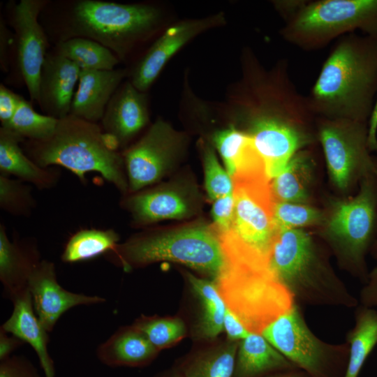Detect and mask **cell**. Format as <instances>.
Wrapping results in <instances>:
<instances>
[{
	"mask_svg": "<svg viewBox=\"0 0 377 377\" xmlns=\"http://www.w3.org/2000/svg\"><path fill=\"white\" fill-rule=\"evenodd\" d=\"M306 97L316 118L368 123L377 97V37L339 38Z\"/></svg>",
	"mask_w": 377,
	"mask_h": 377,
	"instance_id": "1",
	"label": "cell"
},
{
	"mask_svg": "<svg viewBox=\"0 0 377 377\" xmlns=\"http://www.w3.org/2000/svg\"><path fill=\"white\" fill-rule=\"evenodd\" d=\"M31 142V158L40 167L62 166L82 183L87 181L86 173L98 172L122 193H128L123 156L96 123L69 114L59 119L50 138Z\"/></svg>",
	"mask_w": 377,
	"mask_h": 377,
	"instance_id": "2",
	"label": "cell"
},
{
	"mask_svg": "<svg viewBox=\"0 0 377 377\" xmlns=\"http://www.w3.org/2000/svg\"><path fill=\"white\" fill-rule=\"evenodd\" d=\"M269 267L295 302L348 308L358 304L321 256L309 234L300 228L276 232Z\"/></svg>",
	"mask_w": 377,
	"mask_h": 377,
	"instance_id": "3",
	"label": "cell"
},
{
	"mask_svg": "<svg viewBox=\"0 0 377 377\" xmlns=\"http://www.w3.org/2000/svg\"><path fill=\"white\" fill-rule=\"evenodd\" d=\"M105 257L125 271L159 261H171L214 279L224 264L218 234L213 226L202 223L172 230H147L118 244Z\"/></svg>",
	"mask_w": 377,
	"mask_h": 377,
	"instance_id": "4",
	"label": "cell"
},
{
	"mask_svg": "<svg viewBox=\"0 0 377 377\" xmlns=\"http://www.w3.org/2000/svg\"><path fill=\"white\" fill-rule=\"evenodd\" d=\"M215 280L227 307L251 332L260 334L295 303L269 267L224 258Z\"/></svg>",
	"mask_w": 377,
	"mask_h": 377,
	"instance_id": "5",
	"label": "cell"
},
{
	"mask_svg": "<svg viewBox=\"0 0 377 377\" xmlns=\"http://www.w3.org/2000/svg\"><path fill=\"white\" fill-rule=\"evenodd\" d=\"M322 226L340 263L365 283V257L377 239V177L373 170L362 178L355 197L332 202Z\"/></svg>",
	"mask_w": 377,
	"mask_h": 377,
	"instance_id": "6",
	"label": "cell"
},
{
	"mask_svg": "<svg viewBox=\"0 0 377 377\" xmlns=\"http://www.w3.org/2000/svg\"><path fill=\"white\" fill-rule=\"evenodd\" d=\"M357 30L377 37V0L307 1L279 33L288 43L313 51Z\"/></svg>",
	"mask_w": 377,
	"mask_h": 377,
	"instance_id": "7",
	"label": "cell"
},
{
	"mask_svg": "<svg viewBox=\"0 0 377 377\" xmlns=\"http://www.w3.org/2000/svg\"><path fill=\"white\" fill-rule=\"evenodd\" d=\"M271 180L268 177L235 180V211L230 229L218 235L223 254L269 265L276 234L273 221Z\"/></svg>",
	"mask_w": 377,
	"mask_h": 377,
	"instance_id": "8",
	"label": "cell"
},
{
	"mask_svg": "<svg viewBox=\"0 0 377 377\" xmlns=\"http://www.w3.org/2000/svg\"><path fill=\"white\" fill-rule=\"evenodd\" d=\"M160 17L159 10L149 5L82 0L73 10L72 31L123 59L135 42L154 30Z\"/></svg>",
	"mask_w": 377,
	"mask_h": 377,
	"instance_id": "9",
	"label": "cell"
},
{
	"mask_svg": "<svg viewBox=\"0 0 377 377\" xmlns=\"http://www.w3.org/2000/svg\"><path fill=\"white\" fill-rule=\"evenodd\" d=\"M260 334L310 377H344L348 344H330L318 339L308 327L296 303Z\"/></svg>",
	"mask_w": 377,
	"mask_h": 377,
	"instance_id": "10",
	"label": "cell"
},
{
	"mask_svg": "<svg viewBox=\"0 0 377 377\" xmlns=\"http://www.w3.org/2000/svg\"><path fill=\"white\" fill-rule=\"evenodd\" d=\"M316 128L330 177L338 188L349 189L373 170L368 123L316 118Z\"/></svg>",
	"mask_w": 377,
	"mask_h": 377,
	"instance_id": "11",
	"label": "cell"
},
{
	"mask_svg": "<svg viewBox=\"0 0 377 377\" xmlns=\"http://www.w3.org/2000/svg\"><path fill=\"white\" fill-rule=\"evenodd\" d=\"M185 135L161 118L123 154L128 192L140 191L159 182L184 150Z\"/></svg>",
	"mask_w": 377,
	"mask_h": 377,
	"instance_id": "12",
	"label": "cell"
},
{
	"mask_svg": "<svg viewBox=\"0 0 377 377\" xmlns=\"http://www.w3.org/2000/svg\"><path fill=\"white\" fill-rule=\"evenodd\" d=\"M246 119V132L262 157L270 180L285 168L297 152L317 139L312 126L264 117Z\"/></svg>",
	"mask_w": 377,
	"mask_h": 377,
	"instance_id": "13",
	"label": "cell"
},
{
	"mask_svg": "<svg viewBox=\"0 0 377 377\" xmlns=\"http://www.w3.org/2000/svg\"><path fill=\"white\" fill-rule=\"evenodd\" d=\"M44 0H21L13 9V22L17 44V60L30 98L38 101L39 80L47 55V37L38 21Z\"/></svg>",
	"mask_w": 377,
	"mask_h": 377,
	"instance_id": "14",
	"label": "cell"
},
{
	"mask_svg": "<svg viewBox=\"0 0 377 377\" xmlns=\"http://www.w3.org/2000/svg\"><path fill=\"white\" fill-rule=\"evenodd\" d=\"M121 200L136 226H147L164 219H180L198 210V198L187 187L166 184L130 193Z\"/></svg>",
	"mask_w": 377,
	"mask_h": 377,
	"instance_id": "15",
	"label": "cell"
},
{
	"mask_svg": "<svg viewBox=\"0 0 377 377\" xmlns=\"http://www.w3.org/2000/svg\"><path fill=\"white\" fill-rule=\"evenodd\" d=\"M27 288L35 313L48 332L53 330L61 316L69 309L80 305H93L105 302L98 295L68 291L57 281L54 263L41 260L31 273Z\"/></svg>",
	"mask_w": 377,
	"mask_h": 377,
	"instance_id": "16",
	"label": "cell"
},
{
	"mask_svg": "<svg viewBox=\"0 0 377 377\" xmlns=\"http://www.w3.org/2000/svg\"><path fill=\"white\" fill-rule=\"evenodd\" d=\"M223 20V15L217 14L184 20L169 27L137 64L132 74V84L139 91L145 92L176 52L193 38L221 24Z\"/></svg>",
	"mask_w": 377,
	"mask_h": 377,
	"instance_id": "17",
	"label": "cell"
},
{
	"mask_svg": "<svg viewBox=\"0 0 377 377\" xmlns=\"http://www.w3.org/2000/svg\"><path fill=\"white\" fill-rule=\"evenodd\" d=\"M101 121L117 147L126 145L149 121L146 94L125 82L112 96Z\"/></svg>",
	"mask_w": 377,
	"mask_h": 377,
	"instance_id": "18",
	"label": "cell"
},
{
	"mask_svg": "<svg viewBox=\"0 0 377 377\" xmlns=\"http://www.w3.org/2000/svg\"><path fill=\"white\" fill-rule=\"evenodd\" d=\"M80 67L57 53L47 54L40 71L38 103L48 116L58 119L70 114Z\"/></svg>",
	"mask_w": 377,
	"mask_h": 377,
	"instance_id": "19",
	"label": "cell"
},
{
	"mask_svg": "<svg viewBox=\"0 0 377 377\" xmlns=\"http://www.w3.org/2000/svg\"><path fill=\"white\" fill-rule=\"evenodd\" d=\"M41 261L36 240L10 239L0 223V281L3 295L11 301L28 288L29 279Z\"/></svg>",
	"mask_w": 377,
	"mask_h": 377,
	"instance_id": "20",
	"label": "cell"
},
{
	"mask_svg": "<svg viewBox=\"0 0 377 377\" xmlns=\"http://www.w3.org/2000/svg\"><path fill=\"white\" fill-rule=\"evenodd\" d=\"M126 75L124 69L80 70L70 114L96 123Z\"/></svg>",
	"mask_w": 377,
	"mask_h": 377,
	"instance_id": "21",
	"label": "cell"
},
{
	"mask_svg": "<svg viewBox=\"0 0 377 377\" xmlns=\"http://www.w3.org/2000/svg\"><path fill=\"white\" fill-rule=\"evenodd\" d=\"M213 142L232 181L268 177L265 163L246 131L230 126L215 133Z\"/></svg>",
	"mask_w": 377,
	"mask_h": 377,
	"instance_id": "22",
	"label": "cell"
},
{
	"mask_svg": "<svg viewBox=\"0 0 377 377\" xmlns=\"http://www.w3.org/2000/svg\"><path fill=\"white\" fill-rule=\"evenodd\" d=\"M13 309L1 328L29 343L36 353L45 377H55L54 361L48 351V332L40 324L27 288L13 300Z\"/></svg>",
	"mask_w": 377,
	"mask_h": 377,
	"instance_id": "23",
	"label": "cell"
},
{
	"mask_svg": "<svg viewBox=\"0 0 377 377\" xmlns=\"http://www.w3.org/2000/svg\"><path fill=\"white\" fill-rule=\"evenodd\" d=\"M23 138L9 128H0V175L14 176L39 189L53 188L58 182V170L42 168L27 156L19 143Z\"/></svg>",
	"mask_w": 377,
	"mask_h": 377,
	"instance_id": "24",
	"label": "cell"
},
{
	"mask_svg": "<svg viewBox=\"0 0 377 377\" xmlns=\"http://www.w3.org/2000/svg\"><path fill=\"white\" fill-rule=\"evenodd\" d=\"M298 369L261 334L251 332L239 343L235 377H259Z\"/></svg>",
	"mask_w": 377,
	"mask_h": 377,
	"instance_id": "25",
	"label": "cell"
},
{
	"mask_svg": "<svg viewBox=\"0 0 377 377\" xmlns=\"http://www.w3.org/2000/svg\"><path fill=\"white\" fill-rule=\"evenodd\" d=\"M158 349L133 325L119 329L96 349L98 360L109 367L140 366L149 362Z\"/></svg>",
	"mask_w": 377,
	"mask_h": 377,
	"instance_id": "26",
	"label": "cell"
},
{
	"mask_svg": "<svg viewBox=\"0 0 377 377\" xmlns=\"http://www.w3.org/2000/svg\"><path fill=\"white\" fill-rule=\"evenodd\" d=\"M312 160L304 150L297 152L285 168L271 179L274 202L306 203L313 170Z\"/></svg>",
	"mask_w": 377,
	"mask_h": 377,
	"instance_id": "27",
	"label": "cell"
},
{
	"mask_svg": "<svg viewBox=\"0 0 377 377\" xmlns=\"http://www.w3.org/2000/svg\"><path fill=\"white\" fill-rule=\"evenodd\" d=\"M348 359L344 377H358L371 352L377 344V311L365 306L357 308L355 323L347 336Z\"/></svg>",
	"mask_w": 377,
	"mask_h": 377,
	"instance_id": "28",
	"label": "cell"
},
{
	"mask_svg": "<svg viewBox=\"0 0 377 377\" xmlns=\"http://www.w3.org/2000/svg\"><path fill=\"white\" fill-rule=\"evenodd\" d=\"M186 275L202 306L199 334L203 338L214 339L223 330L226 304L214 281L198 278L190 273Z\"/></svg>",
	"mask_w": 377,
	"mask_h": 377,
	"instance_id": "29",
	"label": "cell"
},
{
	"mask_svg": "<svg viewBox=\"0 0 377 377\" xmlns=\"http://www.w3.org/2000/svg\"><path fill=\"white\" fill-rule=\"evenodd\" d=\"M119 240L113 229H82L69 237L61 258L66 263L89 260L112 251Z\"/></svg>",
	"mask_w": 377,
	"mask_h": 377,
	"instance_id": "30",
	"label": "cell"
},
{
	"mask_svg": "<svg viewBox=\"0 0 377 377\" xmlns=\"http://www.w3.org/2000/svg\"><path fill=\"white\" fill-rule=\"evenodd\" d=\"M57 53L76 64L80 70H113L118 57L101 43L75 36L60 42Z\"/></svg>",
	"mask_w": 377,
	"mask_h": 377,
	"instance_id": "31",
	"label": "cell"
},
{
	"mask_svg": "<svg viewBox=\"0 0 377 377\" xmlns=\"http://www.w3.org/2000/svg\"><path fill=\"white\" fill-rule=\"evenodd\" d=\"M239 343L231 341L193 358L184 368V377H232Z\"/></svg>",
	"mask_w": 377,
	"mask_h": 377,
	"instance_id": "32",
	"label": "cell"
},
{
	"mask_svg": "<svg viewBox=\"0 0 377 377\" xmlns=\"http://www.w3.org/2000/svg\"><path fill=\"white\" fill-rule=\"evenodd\" d=\"M59 119L36 112L31 104L22 98L12 119L9 128L21 137L31 141H43L54 133Z\"/></svg>",
	"mask_w": 377,
	"mask_h": 377,
	"instance_id": "33",
	"label": "cell"
},
{
	"mask_svg": "<svg viewBox=\"0 0 377 377\" xmlns=\"http://www.w3.org/2000/svg\"><path fill=\"white\" fill-rule=\"evenodd\" d=\"M31 187L25 182L0 175V207L13 216H30L36 206Z\"/></svg>",
	"mask_w": 377,
	"mask_h": 377,
	"instance_id": "34",
	"label": "cell"
},
{
	"mask_svg": "<svg viewBox=\"0 0 377 377\" xmlns=\"http://www.w3.org/2000/svg\"><path fill=\"white\" fill-rule=\"evenodd\" d=\"M325 214L303 203L274 202L273 221L276 230L321 225Z\"/></svg>",
	"mask_w": 377,
	"mask_h": 377,
	"instance_id": "35",
	"label": "cell"
},
{
	"mask_svg": "<svg viewBox=\"0 0 377 377\" xmlns=\"http://www.w3.org/2000/svg\"><path fill=\"white\" fill-rule=\"evenodd\" d=\"M133 326L143 333L158 350L180 339L186 332L183 320L178 318L142 316Z\"/></svg>",
	"mask_w": 377,
	"mask_h": 377,
	"instance_id": "36",
	"label": "cell"
},
{
	"mask_svg": "<svg viewBox=\"0 0 377 377\" xmlns=\"http://www.w3.org/2000/svg\"><path fill=\"white\" fill-rule=\"evenodd\" d=\"M202 148L205 189L209 198L216 200L232 193L233 181L219 163L213 148L207 144Z\"/></svg>",
	"mask_w": 377,
	"mask_h": 377,
	"instance_id": "37",
	"label": "cell"
},
{
	"mask_svg": "<svg viewBox=\"0 0 377 377\" xmlns=\"http://www.w3.org/2000/svg\"><path fill=\"white\" fill-rule=\"evenodd\" d=\"M235 211L234 193H230L225 196L214 200L212 209L214 228L218 235L227 232L232 222Z\"/></svg>",
	"mask_w": 377,
	"mask_h": 377,
	"instance_id": "38",
	"label": "cell"
},
{
	"mask_svg": "<svg viewBox=\"0 0 377 377\" xmlns=\"http://www.w3.org/2000/svg\"><path fill=\"white\" fill-rule=\"evenodd\" d=\"M0 377H40L34 364L25 357L13 355L1 360Z\"/></svg>",
	"mask_w": 377,
	"mask_h": 377,
	"instance_id": "39",
	"label": "cell"
},
{
	"mask_svg": "<svg viewBox=\"0 0 377 377\" xmlns=\"http://www.w3.org/2000/svg\"><path fill=\"white\" fill-rule=\"evenodd\" d=\"M22 96L13 92L3 84L0 85V121L7 128L13 118Z\"/></svg>",
	"mask_w": 377,
	"mask_h": 377,
	"instance_id": "40",
	"label": "cell"
},
{
	"mask_svg": "<svg viewBox=\"0 0 377 377\" xmlns=\"http://www.w3.org/2000/svg\"><path fill=\"white\" fill-rule=\"evenodd\" d=\"M223 330L226 332L229 341H231L242 340L251 333L238 317L228 307L224 315Z\"/></svg>",
	"mask_w": 377,
	"mask_h": 377,
	"instance_id": "41",
	"label": "cell"
},
{
	"mask_svg": "<svg viewBox=\"0 0 377 377\" xmlns=\"http://www.w3.org/2000/svg\"><path fill=\"white\" fill-rule=\"evenodd\" d=\"M360 301L362 305L377 311V266L369 273L360 292Z\"/></svg>",
	"mask_w": 377,
	"mask_h": 377,
	"instance_id": "42",
	"label": "cell"
},
{
	"mask_svg": "<svg viewBox=\"0 0 377 377\" xmlns=\"http://www.w3.org/2000/svg\"><path fill=\"white\" fill-rule=\"evenodd\" d=\"M306 0L274 1L273 5L285 22L293 18L306 4Z\"/></svg>",
	"mask_w": 377,
	"mask_h": 377,
	"instance_id": "43",
	"label": "cell"
},
{
	"mask_svg": "<svg viewBox=\"0 0 377 377\" xmlns=\"http://www.w3.org/2000/svg\"><path fill=\"white\" fill-rule=\"evenodd\" d=\"M24 343L18 337L0 328V360H3L11 356L13 352Z\"/></svg>",
	"mask_w": 377,
	"mask_h": 377,
	"instance_id": "44",
	"label": "cell"
},
{
	"mask_svg": "<svg viewBox=\"0 0 377 377\" xmlns=\"http://www.w3.org/2000/svg\"><path fill=\"white\" fill-rule=\"evenodd\" d=\"M9 32L8 31L4 21L1 19L0 24V65L3 71L8 70V47L9 45Z\"/></svg>",
	"mask_w": 377,
	"mask_h": 377,
	"instance_id": "45",
	"label": "cell"
},
{
	"mask_svg": "<svg viewBox=\"0 0 377 377\" xmlns=\"http://www.w3.org/2000/svg\"><path fill=\"white\" fill-rule=\"evenodd\" d=\"M368 143L371 151H377V97L368 121Z\"/></svg>",
	"mask_w": 377,
	"mask_h": 377,
	"instance_id": "46",
	"label": "cell"
},
{
	"mask_svg": "<svg viewBox=\"0 0 377 377\" xmlns=\"http://www.w3.org/2000/svg\"><path fill=\"white\" fill-rule=\"evenodd\" d=\"M297 370L279 372V374L270 377H310L305 372L302 371H298Z\"/></svg>",
	"mask_w": 377,
	"mask_h": 377,
	"instance_id": "47",
	"label": "cell"
},
{
	"mask_svg": "<svg viewBox=\"0 0 377 377\" xmlns=\"http://www.w3.org/2000/svg\"><path fill=\"white\" fill-rule=\"evenodd\" d=\"M373 172L377 177V156H373ZM371 252L373 256L377 258V239L371 249Z\"/></svg>",
	"mask_w": 377,
	"mask_h": 377,
	"instance_id": "48",
	"label": "cell"
},
{
	"mask_svg": "<svg viewBox=\"0 0 377 377\" xmlns=\"http://www.w3.org/2000/svg\"><path fill=\"white\" fill-rule=\"evenodd\" d=\"M176 377H184V376H176Z\"/></svg>",
	"mask_w": 377,
	"mask_h": 377,
	"instance_id": "49",
	"label": "cell"
}]
</instances>
